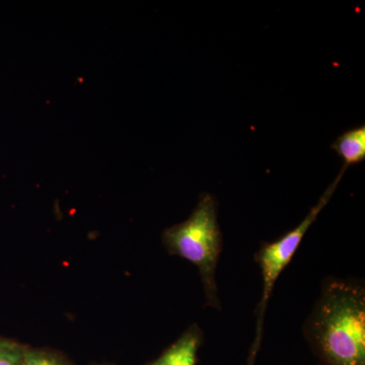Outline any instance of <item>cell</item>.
I'll return each instance as SVG.
<instances>
[{
  "mask_svg": "<svg viewBox=\"0 0 365 365\" xmlns=\"http://www.w3.org/2000/svg\"><path fill=\"white\" fill-rule=\"evenodd\" d=\"M331 148L341 158L342 167L348 169L350 165H357L365 160V125H360L341 134L332 143Z\"/></svg>",
  "mask_w": 365,
  "mask_h": 365,
  "instance_id": "5b68a950",
  "label": "cell"
},
{
  "mask_svg": "<svg viewBox=\"0 0 365 365\" xmlns=\"http://www.w3.org/2000/svg\"><path fill=\"white\" fill-rule=\"evenodd\" d=\"M26 348L14 341L0 339V365H21Z\"/></svg>",
  "mask_w": 365,
  "mask_h": 365,
  "instance_id": "8992f818",
  "label": "cell"
},
{
  "mask_svg": "<svg viewBox=\"0 0 365 365\" xmlns=\"http://www.w3.org/2000/svg\"><path fill=\"white\" fill-rule=\"evenodd\" d=\"M302 335L318 365H365V284L327 277Z\"/></svg>",
  "mask_w": 365,
  "mask_h": 365,
  "instance_id": "6da1fadb",
  "label": "cell"
},
{
  "mask_svg": "<svg viewBox=\"0 0 365 365\" xmlns=\"http://www.w3.org/2000/svg\"><path fill=\"white\" fill-rule=\"evenodd\" d=\"M21 365H66L50 353L26 349Z\"/></svg>",
  "mask_w": 365,
  "mask_h": 365,
  "instance_id": "52a82bcc",
  "label": "cell"
},
{
  "mask_svg": "<svg viewBox=\"0 0 365 365\" xmlns=\"http://www.w3.org/2000/svg\"><path fill=\"white\" fill-rule=\"evenodd\" d=\"M163 240L170 253L193 264L198 270L205 306L222 311L216 274L223 249V237L218 223L215 197L203 193L191 215L185 222L165 230Z\"/></svg>",
  "mask_w": 365,
  "mask_h": 365,
  "instance_id": "7a4b0ae2",
  "label": "cell"
},
{
  "mask_svg": "<svg viewBox=\"0 0 365 365\" xmlns=\"http://www.w3.org/2000/svg\"><path fill=\"white\" fill-rule=\"evenodd\" d=\"M347 169L342 167L339 174L334 180L332 184L324 192L319 199L318 203L313 206L307 213L304 220L294 230H289L279 239L273 242H262L260 248L255 254V261L260 268L262 275V294L260 302L256 309V327H255V336L253 343L250 348L248 359L246 365L256 364L257 356L262 345L264 335V324H265L266 312L269 300L273 294L274 287L278 278L280 277L284 269L289 265L294 259L295 253L299 250L307 230L316 222L317 218L322 212L327 204L330 202L334 193L337 190L338 185L342 180Z\"/></svg>",
  "mask_w": 365,
  "mask_h": 365,
  "instance_id": "3957f363",
  "label": "cell"
},
{
  "mask_svg": "<svg viewBox=\"0 0 365 365\" xmlns=\"http://www.w3.org/2000/svg\"><path fill=\"white\" fill-rule=\"evenodd\" d=\"M203 342L202 329L193 324L160 356L148 365H197L199 350Z\"/></svg>",
  "mask_w": 365,
  "mask_h": 365,
  "instance_id": "277c9868",
  "label": "cell"
}]
</instances>
